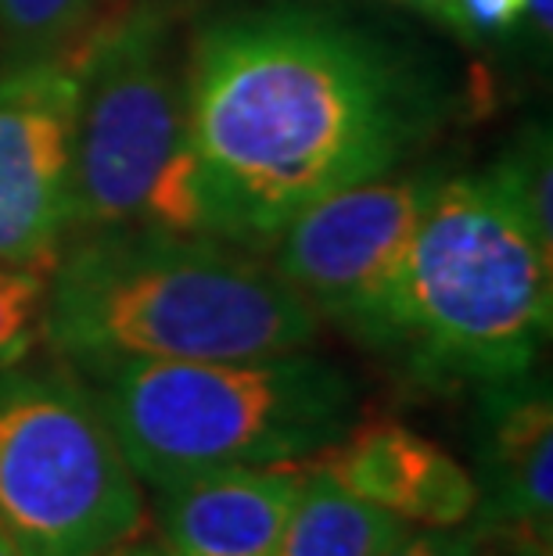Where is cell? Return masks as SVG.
<instances>
[{"instance_id":"1","label":"cell","mask_w":553,"mask_h":556,"mask_svg":"<svg viewBox=\"0 0 553 556\" xmlns=\"http://www.w3.org/2000/svg\"><path fill=\"white\" fill-rule=\"evenodd\" d=\"M442 115L435 76L363 22L302 0L219 15L184 73L198 233L269 248L305 205L414 159Z\"/></svg>"},{"instance_id":"2","label":"cell","mask_w":553,"mask_h":556,"mask_svg":"<svg viewBox=\"0 0 553 556\" xmlns=\"http://www.w3.org/2000/svg\"><path fill=\"white\" fill-rule=\"evenodd\" d=\"M316 338L321 316L274 266L209 233L120 223L65 241L47 274L43 341L84 377L280 356Z\"/></svg>"},{"instance_id":"3","label":"cell","mask_w":553,"mask_h":556,"mask_svg":"<svg viewBox=\"0 0 553 556\" xmlns=\"http://www.w3.org/2000/svg\"><path fill=\"white\" fill-rule=\"evenodd\" d=\"M553 319V248L486 173L439 176L410 244L399 359L420 384L532 370Z\"/></svg>"},{"instance_id":"4","label":"cell","mask_w":553,"mask_h":556,"mask_svg":"<svg viewBox=\"0 0 553 556\" xmlns=\"http://www.w3.org/2000/svg\"><path fill=\"white\" fill-rule=\"evenodd\" d=\"M90 381L129 467L151 489L198 470L313 459L360 417L352 377L305 349L120 363Z\"/></svg>"},{"instance_id":"5","label":"cell","mask_w":553,"mask_h":556,"mask_svg":"<svg viewBox=\"0 0 553 556\" xmlns=\"http://www.w3.org/2000/svg\"><path fill=\"white\" fill-rule=\"evenodd\" d=\"M144 495L101 399L54 366L0 370V535L18 556H104Z\"/></svg>"},{"instance_id":"6","label":"cell","mask_w":553,"mask_h":556,"mask_svg":"<svg viewBox=\"0 0 553 556\" xmlns=\"http://www.w3.org/2000/svg\"><path fill=\"white\" fill-rule=\"evenodd\" d=\"M73 104V230L144 223L184 159L187 47L166 0H129L93 18L68 54Z\"/></svg>"},{"instance_id":"7","label":"cell","mask_w":553,"mask_h":556,"mask_svg":"<svg viewBox=\"0 0 553 556\" xmlns=\"http://www.w3.org/2000/svg\"><path fill=\"white\" fill-rule=\"evenodd\" d=\"M439 176L388 173L313 201L274 238L269 266L316 316L392 359L410 244Z\"/></svg>"},{"instance_id":"8","label":"cell","mask_w":553,"mask_h":556,"mask_svg":"<svg viewBox=\"0 0 553 556\" xmlns=\"http://www.w3.org/2000/svg\"><path fill=\"white\" fill-rule=\"evenodd\" d=\"M73 62L0 65V263L51 274L73 230Z\"/></svg>"},{"instance_id":"9","label":"cell","mask_w":553,"mask_h":556,"mask_svg":"<svg viewBox=\"0 0 553 556\" xmlns=\"http://www.w3.org/2000/svg\"><path fill=\"white\" fill-rule=\"evenodd\" d=\"M313 459L349 495L414 528H461L478 503L470 470L399 420L352 424Z\"/></svg>"},{"instance_id":"10","label":"cell","mask_w":553,"mask_h":556,"mask_svg":"<svg viewBox=\"0 0 553 556\" xmlns=\"http://www.w3.org/2000/svg\"><path fill=\"white\" fill-rule=\"evenodd\" d=\"M475 489L467 520L521 525L550 539L553 531V406L550 381L525 370L478 384Z\"/></svg>"},{"instance_id":"11","label":"cell","mask_w":553,"mask_h":556,"mask_svg":"<svg viewBox=\"0 0 553 556\" xmlns=\"http://www.w3.org/2000/svg\"><path fill=\"white\" fill-rule=\"evenodd\" d=\"M305 470L216 467L155 484L159 528L173 556H269Z\"/></svg>"},{"instance_id":"12","label":"cell","mask_w":553,"mask_h":556,"mask_svg":"<svg viewBox=\"0 0 553 556\" xmlns=\"http://www.w3.org/2000/svg\"><path fill=\"white\" fill-rule=\"evenodd\" d=\"M406 528V520L356 500L313 467L269 556H378Z\"/></svg>"},{"instance_id":"13","label":"cell","mask_w":553,"mask_h":556,"mask_svg":"<svg viewBox=\"0 0 553 556\" xmlns=\"http://www.w3.org/2000/svg\"><path fill=\"white\" fill-rule=\"evenodd\" d=\"M101 15V0H0V65L65 58Z\"/></svg>"},{"instance_id":"14","label":"cell","mask_w":553,"mask_h":556,"mask_svg":"<svg viewBox=\"0 0 553 556\" xmlns=\"http://www.w3.org/2000/svg\"><path fill=\"white\" fill-rule=\"evenodd\" d=\"M492 184L507 194L517 212L528 219L536 238L553 248V155H550V129L528 126L521 129L507 151L486 169Z\"/></svg>"},{"instance_id":"15","label":"cell","mask_w":553,"mask_h":556,"mask_svg":"<svg viewBox=\"0 0 553 556\" xmlns=\"http://www.w3.org/2000/svg\"><path fill=\"white\" fill-rule=\"evenodd\" d=\"M47 274L0 263V370L29 359L43 341Z\"/></svg>"},{"instance_id":"16","label":"cell","mask_w":553,"mask_h":556,"mask_svg":"<svg viewBox=\"0 0 553 556\" xmlns=\"http://www.w3.org/2000/svg\"><path fill=\"white\" fill-rule=\"evenodd\" d=\"M470 556H550V539L521 525L467 520Z\"/></svg>"},{"instance_id":"17","label":"cell","mask_w":553,"mask_h":556,"mask_svg":"<svg viewBox=\"0 0 553 556\" xmlns=\"http://www.w3.org/2000/svg\"><path fill=\"white\" fill-rule=\"evenodd\" d=\"M525 18V0H453V29L467 37H503Z\"/></svg>"},{"instance_id":"18","label":"cell","mask_w":553,"mask_h":556,"mask_svg":"<svg viewBox=\"0 0 553 556\" xmlns=\"http://www.w3.org/2000/svg\"><path fill=\"white\" fill-rule=\"evenodd\" d=\"M378 556H470L467 528H414L392 539Z\"/></svg>"},{"instance_id":"19","label":"cell","mask_w":553,"mask_h":556,"mask_svg":"<svg viewBox=\"0 0 553 556\" xmlns=\"http://www.w3.org/2000/svg\"><path fill=\"white\" fill-rule=\"evenodd\" d=\"M388 4H399V8L417 11V15L439 18L453 29V0H388Z\"/></svg>"},{"instance_id":"20","label":"cell","mask_w":553,"mask_h":556,"mask_svg":"<svg viewBox=\"0 0 553 556\" xmlns=\"http://www.w3.org/2000/svg\"><path fill=\"white\" fill-rule=\"evenodd\" d=\"M525 15H528V26L536 29V37H543V43H550L553 0H525Z\"/></svg>"},{"instance_id":"21","label":"cell","mask_w":553,"mask_h":556,"mask_svg":"<svg viewBox=\"0 0 553 556\" xmlns=\"http://www.w3.org/2000/svg\"><path fill=\"white\" fill-rule=\"evenodd\" d=\"M104 556H173L166 546H151V542H140V546H134V539L123 542V546L109 549Z\"/></svg>"},{"instance_id":"22","label":"cell","mask_w":553,"mask_h":556,"mask_svg":"<svg viewBox=\"0 0 553 556\" xmlns=\"http://www.w3.org/2000/svg\"><path fill=\"white\" fill-rule=\"evenodd\" d=\"M0 556H18L15 549L8 546V539H4V535H0Z\"/></svg>"}]
</instances>
